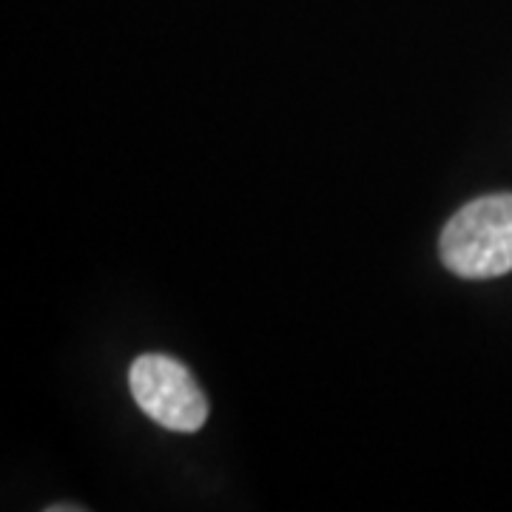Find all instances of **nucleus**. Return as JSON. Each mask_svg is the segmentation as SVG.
<instances>
[{
  "label": "nucleus",
  "instance_id": "2",
  "mask_svg": "<svg viewBox=\"0 0 512 512\" xmlns=\"http://www.w3.org/2000/svg\"><path fill=\"white\" fill-rule=\"evenodd\" d=\"M128 387L148 419L171 433H197L208 421V402L188 367L165 353H143L128 370Z\"/></svg>",
  "mask_w": 512,
  "mask_h": 512
},
{
  "label": "nucleus",
  "instance_id": "3",
  "mask_svg": "<svg viewBox=\"0 0 512 512\" xmlns=\"http://www.w3.org/2000/svg\"><path fill=\"white\" fill-rule=\"evenodd\" d=\"M86 507L83 504H52V507H46V512H83Z\"/></svg>",
  "mask_w": 512,
  "mask_h": 512
},
{
  "label": "nucleus",
  "instance_id": "1",
  "mask_svg": "<svg viewBox=\"0 0 512 512\" xmlns=\"http://www.w3.org/2000/svg\"><path fill=\"white\" fill-rule=\"evenodd\" d=\"M444 268L461 279H495L512 271V194H487L458 208L439 237Z\"/></svg>",
  "mask_w": 512,
  "mask_h": 512
}]
</instances>
